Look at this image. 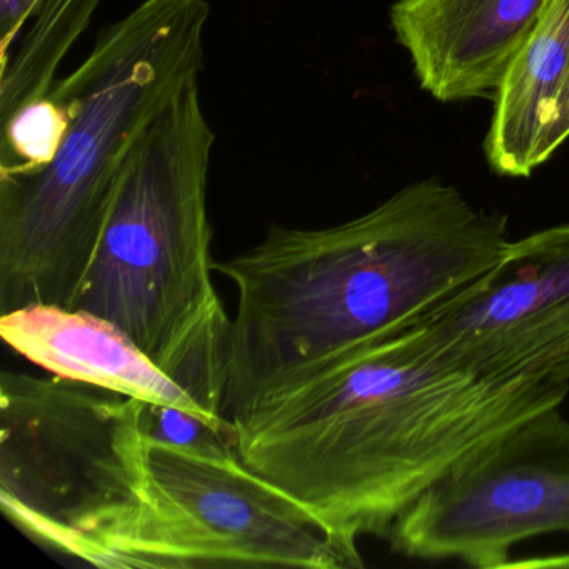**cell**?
Wrapping results in <instances>:
<instances>
[{
  "label": "cell",
  "instance_id": "2",
  "mask_svg": "<svg viewBox=\"0 0 569 569\" xmlns=\"http://www.w3.org/2000/svg\"><path fill=\"white\" fill-rule=\"evenodd\" d=\"M509 241L506 216L432 178L332 228L271 226L254 248L214 262L238 295L228 419L302 369L421 321Z\"/></svg>",
  "mask_w": 569,
  "mask_h": 569
},
{
  "label": "cell",
  "instance_id": "3",
  "mask_svg": "<svg viewBox=\"0 0 569 569\" xmlns=\"http://www.w3.org/2000/svg\"><path fill=\"white\" fill-rule=\"evenodd\" d=\"M209 14L206 0H142L58 79L51 94L69 112L58 154L38 171L0 172V316L74 309L136 142L199 84Z\"/></svg>",
  "mask_w": 569,
  "mask_h": 569
},
{
  "label": "cell",
  "instance_id": "10",
  "mask_svg": "<svg viewBox=\"0 0 569 569\" xmlns=\"http://www.w3.org/2000/svg\"><path fill=\"white\" fill-rule=\"evenodd\" d=\"M6 345L51 375L101 386L151 405L174 406L221 428L218 419L162 371L121 328L84 309L36 305L2 315Z\"/></svg>",
  "mask_w": 569,
  "mask_h": 569
},
{
  "label": "cell",
  "instance_id": "6",
  "mask_svg": "<svg viewBox=\"0 0 569 569\" xmlns=\"http://www.w3.org/2000/svg\"><path fill=\"white\" fill-rule=\"evenodd\" d=\"M149 492L104 568H362L288 492L238 451L208 455L146 438Z\"/></svg>",
  "mask_w": 569,
  "mask_h": 569
},
{
  "label": "cell",
  "instance_id": "9",
  "mask_svg": "<svg viewBox=\"0 0 569 569\" xmlns=\"http://www.w3.org/2000/svg\"><path fill=\"white\" fill-rule=\"evenodd\" d=\"M552 0H398L391 28L422 91L439 102L495 99Z\"/></svg>",
  "mask_w": 569,
  "mask_h": 569
},
{
  "label": "cell",
  "instance_id": "12",
  "mask_svg": "<svg viewBox=\"0 0 569 569\" xmlns=\"http://www.w3.org/2000/svg\"><path fill=\"white\" fill-rule=\"evenodd\" d=\"M102 0H44L29 31L0 64V124L51 94L66 56L91 26Z\"/></svg>",
  "mask_w": 569,
  "mask_h": 569
},
{
  "label": "cell",
  "instance_id": "13",
  "mask_svg": "<svg viewBox=\"0 0 569 569\" xmlns=\"http://www.w3.org/2000/svg\"><path fill=\"white\" fill-rule=\"evenodd\" d=\"M0 128V172L38 171L61 149L69 129L68 108L49 94L19 109Z\"/></svg>",
  "mask_w": 569,
  "mask_h": 569
},
{
  "label": "cell",
  "instance_id": "4",
  "mask_svg": "<svg viewBox=\"0 0 569 569\" xmlns=\"http://www.w3.org/2000/svg\"><path fill=\"white\" fill-rule=\"evenodd\" d=\"M214 142L199 84L142 132L74 309L114 322L206 411L228 419L232 319L212 282L206 201Z\"/></svg>",
  "mask_w": 569,
  "mask_h": 569
},
{
  "label": "cell",
  "instance_id": "5",
  "mask_svg": "<svg viewBox=\"0 0 569 569\" xmlns=\"http://www.w3.org/2000/svg\"><path fill=\"white\" fill-rule=\"evenodd\" d=\"M146 402L52 375H0V502L46 548L102 568L148 501Z\"/></svg>",
  "mask_w": 569,
  "mask_h": 569
},
{
  "label": "cell",
  "instance_id": "8",
  "mask_svg": "<svg viewBox=\"0 0 569 569\" xmlns=\"http://www.w3.org/2000/svg\"><path fill=\"white\" fill-rule=\"evenodd\" d=\"M412 326L436 355L479 378L569 369V222L511 239L482 278Z\"/></svg>",
  "mask_w": 569,
  "mask_h": 569
},
{
  "label": "cell",
  "instance_id": "16",
  "mask_svg": "<svg viewBox=\"0 0 569 569\" xmlns=\"http://www.w3.org/2000/svg\"><path fill=\"white\" fill-rule=\"evenodd\" d=\"M569 139V81L566 82L558 102H556L555 112L548 129L542 134L538 148V166L545 164L562 144Z\"/></svg>",
  "mask_w": 569,
  "mask_h": 569
},
{
  "label": "cell",
  "instance_id": "15",
  "mask_svg": "<svg viewBox=\"0 0 569 569\" xmlns=\"http://www.w3.org/2000/svg\"><path fill=\"white\" fill-rule=\"evenodd\" d=\"M44 0H0V64L8 61L26 24Z\"/></svg>",
  "mask_w": 569,
  "mask_h": 569
},
{
  "label": "cell",
  "instance_id": "1",
  "mask_svg": "<svg viewBox=\"0 0 569 569\" xmlns=\"http://www.w3.org/2000/svg\"><path fill=\"white\" fill-rule=\"evenodd\" d=\"M569 369L479 378L406 326L325 361L229 421L239 458L352 551L509 429L561 408Z\"/></svg>",
  "mask_w": 569,
  "mask_h": 569
},
{
  "label": "cell",
  "instance_id": "11",
  "mask_svg": "<svg viewBox=\"0 0 569 569\" xmlns=\"http://www.w3.org/2000/svg\"><path fill=\"white\" fill-rule=\"evenodd\" d=\"M569 81V0H552L545 18L512 59L486 134V161L502 178H529L556 102Z\"/></svg>",
  "mask_w": 569,
  "mask_h": 569
},
{
  "label": "cell",
  "instance_id": "14",
  "mask_svg": "<svg viewBox=\"0 0 569 569\" xmlns=\"http://www.w3.org/2000/svg\"><path fill=\"white\" fill-rule=\"evenodd\" d=\"M142 431L146 438L154 441L208 455L238 451L234 428H221L174 406L146 402Z\"/></svg>",
  "mask_w": 569,
  "mask_h": 569
},
{
  "label": "cell",
  "instance_id": "7",
  "mask_svg": "<svg viewBox=\"0 0 569 569\" xmlns=\"http://www.w3.org/2000/svg\"><path fill=\"white\" fill-rule=\"evenodd\" d=\"M399 555L479 569H569V419L552 408L509 429L392 526Z\"/></svg>",
  "mask_w": 569,
  "mask_h": 569
}]
</instances>
